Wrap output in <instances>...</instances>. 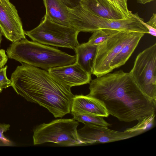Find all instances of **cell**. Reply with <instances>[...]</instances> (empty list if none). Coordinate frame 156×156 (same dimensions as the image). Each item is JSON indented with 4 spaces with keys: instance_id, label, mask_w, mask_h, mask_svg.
Segmentation results:
<instances>
[{
    "instance_id": "obj_15",
    "label": "cell",
    "mask_w": 156,
    "mask_h": 156,
    "mask_svg": "<svg viewBox=\"0 0 156 156\" xmlns=\"http://www.w3.org/2000/svg\"><path fill=\"white\" fill-rule=\"evenodd\" d=\"M97 47L87 42L80 44L74 49L76 56V62L85 71L90 74H92Z\"/></svg>"
},
{
    "instance_id": "obj_21",
    "label": "cell",
    "mask_w": 156,
    "mask_h": 156,
    "mask_svg": "<svg viewBox=\"0 0 156 156\" xmlns=\"http://www.w3.org/2000/svg\"><path fill=\"white\" fill-rule=\"evenodd\" d=\"M7 66L0 69V93L4 89L11 86V81L6 76Z\"/></svg>"
},
{
    "instance_id": "obj_2",
    "label": "cell",
    "mask_w": 156,
    "mask_h": 156,
    "mask_svg": "<svg viewBox=\"0 0 156 156\" xmlns=\"http://www.w3.org/2000/svg\"><path fill=\"white\" fill-rule=\"evenodd\" d=\"M12 73L11 86L27 101L46 108L55 118L71 112L74 96L71 87L46 70L24 63Z\"/></svg>"
},
{
    "instance_id": "obj_8",
    "label": "cell",
    "mask_w": 156,
    "mask_h": 156,
    "mask_svg": "<svg viewBox=\"0 0 156 156\" xmlns=\"http://www.w3.org/2000/svg\"><path fill=\"white\" fill-rule=\"evenodd\" d=\"M139 33L120 31L98 46L92 74L98 77L111 72L110 65L113 59Z\"/></svg>"
},
{
    "instance_id": "obj_26",
    "label": "cell",
    "mask_w": 156,
    "mask_h": 156,
    "mask_svg": "<svg viewBox=\"0 0 156 156\" xmlns=\"http://www.w3.org/2000/svg\"><path fill=\"white\" fill-rule=\"evenodd\" d=\"M2 32H1L0 30V46H1V41L2 40Z\"/></svg>"
},
{
    "instance_id": "obj_7",
    "label": "cell",
    "mask_w": 156,
    "mask_h": 156,
    "mask_svg": "<svg viewBox=\"0 0 156 156\" xmlns=\"http://www.w3.org/2000/svg\"><path fill=\"white\" fill-rule=\"evenodd\" d=\"M140 89L156 101V43L140 52L129 72Z\"/></svg>"
},
{
    "instance_id": "obj_5",
    "label": "cell",
    "mask_w": 156,
    "mask_h": 156,
    "mask_svg": "<svg viewBox=\"0 0 156 156\" xmlns=\"http://www.w3.org/2000/svg\"><path fill=\"white\" fill-rule=\"evenodd\" d=\"M79 124L73 118L58 119L41 124L33 129L34 144L51 142L63 146L83 145L77 134Z\"/></svg>"
},
{
    "instance_id": "obj_11",
    "label": "cell",
    "mask_w": 156,
    "mask_h": 156,
    "mask_svg": "<svg viewBox=\"0 0 156 156\" xmlns=\"http://www.w3.org/2000/svg\"><path fill=\"white\" fill-rule=\"evenodd\" d=\"M48 71L58 80L71 87L89 83L91 81V74L76 62L52 68Z\"/></svg>"
},
{
    "instance_id": "obj_12",
    "label": "cell",
    "mask_w": 156,
    "mask_h": 156,
    "mask_svg": "<svg viewBox=\"0 0 156 156\" xmlns=\"http://www.w3.org/2000/svg\"><path fill=\"white\" fill-rule=\"evenodd\" d=\"M72 114H85L107 117L109 114L104 105L98 99L88 95H74L71 109Z\"/></svg>"
},
{
    "instance_id": "obj_24",
    "label": "cell",
    "mask_w": 156,
    "mask_h": 156,
    "mask_svg": "<svg viewBox=\"0 0 156 156\" xmlns=\"http://www.w3.org/2000/svg\"><path fill=\"white\" fill-rule=\"evenodd\" d=\"M68 8H72L77 5L80 0H61Z\"/></svg>"
},
{
    "instance_id": "obj_10",
    "label": "cell",
    "mask_w": 156,
    "mask_h": 156,
    "mask_svg": "<svg viewBox=\"0 0 156 156\" xmlns=\"http://www.w3.org/2000/svg\"><path fill=\"white\" fill-rule=\"evenodd\" d=\"M0 30L12 42L26 38L18 11L9 0H0Z\"/></svg>"
},
{
    "instance_id": "obj_14",
    "label": "cell",
    "mask_w": 156,
    "mask_h": 156,
    "mask_svg": "<svg viewBox=\"0 0 156 156\" xmlns=\"http://www.w3.org/2000/svg\"><path fill=\"white\" fill-rule=\"evenodd\" d=\"M80 2L89 11L98 16L112 20L126 19L108 0H82Z\"/></svg>"
},
{
    "instance_id": "obj_25",
    "label": "cell",
    "mask_w": 156,
    "mask_h": 156,
    "mask_svg": "<svg viewBox=\"0 0 156 156\" xmlns=\"http://www.w3.org/2000/svg\"><path fill=\"white\" fill-rule=\"evenodd\" d=\"M137 2L142 4H145L146 3L150 2L154 0H136Z\"/></svg>"
},
{
    "instance_id": "obj_9",
    "label": "cell",
    "mask_w": 156,
    "mask_h": 156,
    "mask_svg": "<svg viewBox=\"0 0 156 156\" xmlns=\"http://www.w3.org/2000/svg\"><path fill=\"white\" fill-rule=\"evenodd\" d=\"M84 124L82 128L77 130L79 140L83 145L118 141L133 137L144 132L142 130L119 131L91 124Z\"/></svg>"
},
{
    "instance_id": "obj_1",
    "label": "cell",
    "mask_w": 156,
    "mask_h": 156,
    "mask_svg": "<svg viewBox=\"0 0 156 156\" xmlns=\"http://www.w3.org/2000/svg\"><path fill=\"white\" fill-rule=\"evenodd\" d=\"M88 95L100 101L120 121H140L155 114L156 101L139 87L129 72L120 70L91 80Z\"/></svg>"
},
{
    "instance_id": "obj_13",
    "label": "cell",
    "mask_w": 156,
    "mask_h": 156,
    "mask_svg": "<svg viewBox=\"0 0 156 156\" xmlns=\"http://www.w3.org/2000/svg\"><path fill=\"white\" fill-rule=\"evenodd\" d=\"M46 9L44 16L51 21L70 26L68 7L61 0H43Z\"/></svg>"
},
{
    "instance_id": "obj_4",
    "label": "cell",
    "mask_w": 156,
    "mask_h": 156,
    "mask_svg": "<svg viewBox=\"0 0 156 156\" xmlns=\"http://www.w3.org/2000/svg\"><path fill=\"white\" fill-rule=\"evenodd\" d=\"M68 9L70 26L79 32L93 33L99 29H111L148 34L147 29L138 20L137 12L132 13L131 17L112 20L96 15L80 1L77 5Z\"/></svg>"
},
{
    "instance_id": "obj_17",
    "label": "cell",
    "mask_w": 156,
    "mask_h": 156,
    "mask_svg": "<svg viewBox=\"0 0 156 156\" xmlns=\"http://www.w3.org/2000/svg\"><path fill=\"white\" fill-rule=\"evenodd\" d=\"M120 31H121L111 29L97 30L93 33L87 42L92 45L98 46Z\"/></svg>"
},
{
    "instance_id": "obj_3",
    "label": "cell",
    "mask_w": 156,
    "mask_h": 156,
    "mask_svg": "<svg viewBox=\"0 0 156 156\" xmlns=\"http://www.w3.org/2000/svg\"><path fill=\"white\" fill-rule=\"evenodd\" d=\"M8 57L20 63L48 71L76 62L75 55L26 38L12 42L7 49Z\"/></svg>"
},
{
    "instance_id": "obj_22",
    "label": "cell",
    "mask_w": 156,
    "mask_h": 156,
    "mask_svg": "<svg viewBox=\"0 0 156 156\" xmlns=\"http://www.w3.org/2000/svg\"><path fill=\"white\" fill-rule=\"evenodd\" d=\"M10 126L9 124L0 123V140L6 146H10L12 144L4 136V133L9 129Z\"/></svg>"
},
{
    "instance_id": "obj_6",
    "label": "cell",
    "mask_w": 156,
    "mask_h": 156,
    "mask_svg": "<svg viewBox=\"0 0 156 156\" xmlns=\"http://www.w3.org/2000/svg\"><path fill=\"white\" fill-rule=\"evenodd\" d=\"M24 32L33 41L46 45L74 50L80 44L77 39L79 32L71 27L53 22L44 16L37 27Z\"/></svg>"
},
{
    "instance_id": "obj_23",
    "label": "cell",
    "mask_w": 156,
    "mask_h": 156,
    "mask_svg": "<svg viewBox=\"0 0 156 156\" xmlns=\"http://www.w3.org/2000/svg\"><path fill=\"white\" fill-rule=\"evenodd\" d=\"M8 57L4 49H0V69L3 67L6 63Z\"/></svg>"
},
{
    "instance_id": "obj_27",
    "label": "cell",
    "mask_w": 156,
    "mask_h": 156,
    "mask_svg": "<svg viewBox=\"0 0 156 156\" xmlns=\"http://www.w3.org/2000/svg\"><path fill=\"white\" fill-rule=\"evenodd\" d=\"M80 0L81 1V0Z\"/></svg>"
},
{
    "instance_id": "obj_18",
    "label": "cell",
    "mask_w": 156,
    "mask_h": 156,
    "mask_svg": "<svg viewBox=\"0 0 156 156\" xmlns=\"http://www.w3.org/2000/svg\"><path fill=\"white\" fill-rule=\"evenodd\" d=\"M72 115L74 119L84 124L90 123L106 127L111 125V124L106 122L101 116L85 114H74Z\"/></svg>"
},
{
    "instance_id": "obj_16",
    "label": "cell",
    "mask_w": 156,
    "mask_h": 156,
    "mask_svg": "<svg viewBox=\"0 0 156 156\" xmlns=\"http://www.w3.org/2000/svg\"><path fill=\"white\" fill-rule=\"evenodd\" d=\"M145 34L140 32L121 50L111 62L110 67L112 72L114 69L124 65L129 59Z\"/></svg>"
},
{
    "instance_id": "obj_20",
    "label": "cell",
    "mask_w": 156,
    "mask_h": 156,
    "mask_svg": "<svg viewBox=\"0 0 156 156\" xmlns=\"http://www.w3.org/2000/svg\"><path fill=\"white\" fill-rule=\"evenodd\" d=\"M138 20L147 29L148 34L154 36H156V14L153 13L149 20L146 22H144V20L140 17H138Z\"/></svg>"
},
{
    "instance_id": "obj_19",
    "label": "cell",
    "mask_w": 156,
    "mask_h": 156,
    "mask_svg": "<svg viewBox=\"0 0 156 156\" xmlns=\"http://www.w3.org/2000/svg\"><path fill=\"white\" fill-rule=\"evenodd\" d=\"M116 10L121 13L126 19L132 16V12L128 8V0H108Z\"/></svg>"
}]
</instances>
